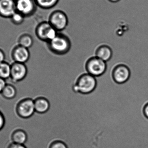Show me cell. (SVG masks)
<instances>
[{
  "label": "cell",
  "mask_w": 148,
  "mask_h": 148,
  "mask_svg": "<svg viewBox=\"0 0 148 148\" xmlns=\"http://www.w3.org/2000/svg\"><path fill=\"white\" fill-rule=\"evenodd\" d=\"M16 11L15 0H0V16L10 18Z\"/></svg>",
  "instance_id": "8fae6325"
},
{
  "label": "cell",
  "mask_w": 148,
  "mask_h": 148,
  "mask_svg": "<svg viewBox=\"0 0 148 148\" xmlns=\"http://www.w3.org/2000/svg\"><path fill=\"white\" fill-rule=\"evenodd\" d=\"M112 54V49L109 46L103 45L97 49L96 53V57L105 62H107L111 59Z\"/></svg>",
  "instance_id": "5bb4252c"
},
{
  "label": "cell",
  "mask_w": 148,
  "mask_h": 148,
  "mask_svg": "<svg viewBox=\"0 0 148 148\" xmlns=\"http://www.w3.org/2000/svg\"><path fill=\"white\" fill-rule=\"evenodd\" d=\"M34 42V39L31 35L28 34H24L19 37L18 40V45L26 48H31Z\"/></svg>",
  "instance_id": "9a60e30c"
},
{
  "label": "cell",
  "mask_w": 148,
  "mask_h": 148,
  "mask_svg": "<svg viewBox=\"0 0 148 148\" xmlns=\"http://www.w3.org/2000/svg\"><path fill=\"white\" fill-rule=\"evenodd\" d=\"M16 112L18 116L23 119H29L35 113L34 101L29 97L23 98L17 103Z\"/></svg>",
  "instance_id": "277c9868"
},
{
  "label": "cell",
  "mask_w": 148,
  "mask_h": 148,
  "mask_svg": "<svg viewBox=\"0 0 148 148\" xmlns=\"http://www.w3.org/2000/svg\"><path fill=\"white\" fill-rule=\"evenodd\" d=\"M8 148H28L25 145L16 144V143H11L8 146Z\"/></svg>",
  "instance_id": "603a6c76"
},
{
  "label": "cell",
  "mask_w": 148,
  "mask_h": 148,
  "mask_svg": "<svg viewBox=\"0 0 148 148\" xmlns=\"http://www.w3.org/2000/svg\"><path fill=\"white\" fill-rule=\"evenodd\" d=\"M58 33L48 21L40 23L35 29V35L38 39L48 42L56 37Z\"/></svg>",
  "instance_id": "7a4b0ae2"
},
{
  "label": "cell",
  "mask_w": 148,
  "mask_h": 148,
  "mask_svg": "<svg viewBox=\"0 0 148 148\" xmlns=\"http://www.w3.org/2000/svg\"><path fill=\"white\" fill-rule=\"evenodd\" d=\"M28 134L26 130L21 129L15 130L11 135V140L13 143L25 145L28 141Z\"/></svg>",
  "instance_id": "7c38bea8"
},
{
  "label": "cell",
  "mask_w": 148,
  "mask_h": 148,
  "mask_svg": "<svg viewBox=\"0 0 148 148\" xmlns=\"http://www.w3.org/2000/svg\"><path fill=\"white\" fill-rule=\"evenodd\" d=\"M10 72L11 65L6 62L0 63V78L5 80L10 78Z\"/></svg>",
  "instance_id": "e0dca14e"
},
{
  "label": "cell",
  "mask_w": 148,
  "mask_h": 148,
  "mask_svg": "<svg viewBox=\"0 0 148 148\" xmlns=\"http://www.w3.org/2000/svg\"><path fill=\"white\" fill-rule=\"evenodd\" d=\"M28 74V69L26 64L14 62L11 65L10 78L14 82H19L24 80Z\"/></svg>",
  "instance_id": "9c48e42d"
},
{
  "label": "cell",
  "mask_w": 148,
  "mask_h": 148,
  "mask_svg": "<svg viewBox=\"0 0 148 148\" xmlns=\"http://www.w3.org/2000/svg\"><path fill=\"white\" fill-rule=\"evenodd\" d=\"M5 124V119L3 113L0 111V131L4 127Z\"/></svg>",
  "instance_id": "7402d4cb"
},
{
  "label": "cell",
  "mask_w": 148,
  "mask_h": 148,
  "mask_svg": "<svg viewBox=\"0 0 148 148\" xmlns=\"http://www.w3.org/2000/svg\"><path fill=\"white\" fill-rule=\"evenodd\" d=\"M78 91L82 94H89L95 89L97 80L95 77L88 73L81 76L76 83Z\"/></svg>",
  "instance_id": "8992f818"
},
{
  "label": "cell",
  "mask_w": 148,
  "mask_h": 148,
  "mask_svg": "<svg viewBox=\"0 0 148 148\" xmlns=\"http://www.w3.org/2000/svg\"><path fill=\"white\" fill-rule=\"evenodd\" d=\"M111 3H116L120 1L121 0H108Z\"/></svg>",
  "instance_id": "484cf974"
},
{
  "label": "cell",
  "mask_w": 148,
  "mask_h": 148,
  "mask_svg": "<svg viewBox=\"0 0 148 148\" xmlns=\"http://www.w3.org/2000/svg\"><path fill=\"white\" fill-rule=\"evenodd\" d=\"M16 11L24 17L32 16L37 9V5L35 0H15Z\"/></svg>",
  "instance_id": "ba28073f"
},
{
  "label": "cell",
  "mask_w": 148,
  "mask_h": 148,
  "mask_svg": "<svg viewBox=\"0 0 148 148\" xmlns=\"http://www.w3.org/2000/svg\"><path fill=\"white\" fill-rule=\"evenodd\" d=\"M5 54L4 52L0 49V63L5 62Z\"/></svg>",
  "instance_id": "d4e9b609"
},
{
  "label": "cell",
  "mask_w": 148,
  "mask_h": 148,
  "mask_svg": "<svg viewBox=\"0 0 148 148\" xmlns=\"http://www.w3.org/2000/svg\"><path fill=\"white\" fill-rule=\"evenodd\" d=\"M50 148H68L66 145L62 142L57 141L53 143L51 145Z\"/></svg>",
  "instance_id": "ffe728a7"
},
{
  "label": "cell",
  "mask_w": 148,
  "mask_h": 148,
  "mask_svg": "<svg viewBox=\"0 0 148 148\" xmlns=\"http://www.w3.org/2000/svg\"><path fill=\"white\" fill-rule=\"evenodd\" d=\"M142 114L145 118L148 120V101L147 102L143 107Z\"/></svg>",
  "instance_id": "44dd1931"
},
{
  "label": "cell",
  "mask_w": 148,
  "mask_h": 148,
  "mask_svg": "<svg viewBox=\"0 0 148 148\" xmlns=\"http://www.w3.org/2000/svg\"><path fill=\"white\" fill-rule=\"evenodd\" d=\"M48 44L51 50L58 54L66 53L71 47L69 38L62 32H59L56 37L48 42Z\"/></svg>",
  "instance_id": "6da1fadb"
},
{
  "label": "cell",
  "mask_w": 148,
  "mask_h": 148,
  "mask_svg": "<svg viewBox=\"0 0 148 148\" xmlns=\"http://www.w3.org/2000/svg\"><path fill=\"white\" fill-rule=\"evenodd\" d=\"M36 112L43 114L49 109L50 104L47 99L43 97H39L34 100Z\"/></svg>",
  "instance_id": "4fadbf2b"
},
{
  "label": "cell",
  "mask_w": 148,
  "mask_h": 148,
  "mask_svg": "<svg viewBox=\"0 0 148 148\" xmlns=\"http://www.w3.org/2000/svg\"><path fill=\"white\" fill-rule=\"evenodd\" d=\"M48 21L51 26L59 32L66 29L69 25V18L65 12L56 10L49 15Z\"/></svg>",
  "instance_id": "3957f363"
},
{
  "label": "cell",
  "mask_w": 148,
  "mask_h": 148,
  "mask_svg": "<svg viewBox=\"0 0 148 148\" xmlns=\"http://www.w3.org/2000/svg\"><path fill=\"white\" fill-rule=\"evenodd\" d=\"M86 69L88 73L95 77L100 76L106 71L107 63L97 57H93L87 62Z\"/></svg>",
  "instance_id": "52a82bcc"
},
{
  "label": "cell",
  "mask_w": 148,
  "mask_h": 148,
  "mask_svg": "<svg viewBox=\"0 0 148 148\" xmlns=\"http://www.w3.org/2000/svg\"><path fill=\"white\" fill-rule=\"evenodd\" d=\"M131 74L130 67L127 62H124L115 67L113 72V79L118 84H124L130 80Z\"/></svg>",
  "instance_id": "5b68a950"
},
{
  "label": "cell",
  "mask_w": 148,
  "mask_h": 148,
  "mask_svg": "<svg viewBox=\"0 0 148 148\" xmlns=\"http://www.w3.org/2000/svg\"><path fill=\"white\" fill-rule=\"evenodd\" d=\"M60 0H35L37 6L43 9H50L56 6Z\"/></svg>",
  "instance_id": "ac0fdd59"
},
{
  "label": "cell",
  "mask_w": 148,
  "mask_h": 148,
  "mask_svg": "<svg viewBox=\"0 0 148 148\" xmlns=\"http://www.w3.org/2000/svg\"><path fill=\"white\" fill-rule=\"evenodd\" d=\"M25 17L19 12L16 11L10 17L11 22L14 25H19L22 24L24 22Z\"/></svg>",
  "instance_id": "d6986e66"
},
{
  "label": "cell",
  "mask_w": 148,
  "mask_h": 148,
  "mask_svg": "<svg viewBox=\"0 0 148 148\" xmlns=\"http://www.w3.org/2000/svg\"><path fill=\"white\" fill-rule=\"evenodd\" d=\"M11 55L14 62L26 64L30 60L31 54L29 49L18 45L13 49Z\"/></svg>",
  "instance_id": "30bf717a"
},
{
  "label": "cell",
  "mask_w": 148,
  "mask_h": 148,
  "mask_svg": "<svg viewBox=\"0 0 148 148\" xmlns=\"http://www.w3.org/2000/svg\"><path fill=\"white\" fill-rule=\"evenodd\" d=\"M17 90L16 88L10 84H7L2 92V96L4 99L7 100H12L16 96Z\"/></svg>",
  "instance_id": "2e32d148"
},
{
  "label": "cell",
  "mask_w": 148,
  "mask_h": 148,
  "mask_svg": "<svg viewBox=\"0 0 148 148\" xmlns=\"http://www.w3.org/2000/svg\"><path fill=\"white\" fill-rule=\"evenodd\" d=\"M6 84H7V83H6L5 80L2 78H0V94H1Z\"/></svg>",
  "instance_id": "cb8c5ba5"
}]
</instances>
